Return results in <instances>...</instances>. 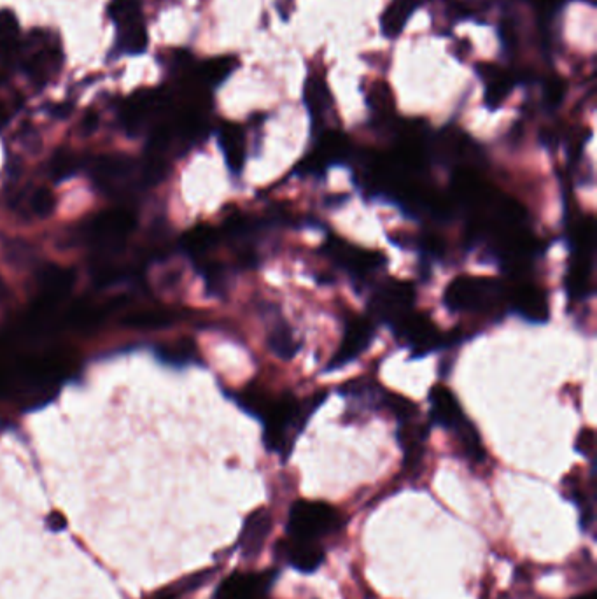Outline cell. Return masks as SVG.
<instances>
[{
  "label": "cell",
  "instance_id": "obj_1",
  "mask_svg": "<svg viewBox=\"0 0 597 599\" xmlns=\"http://www.w3.org/2000/svg\"><path fill=\"white\" fill-rule=\"evenodd\" d=\"M344 528V517L324 501H296L289 508L286 538L307 545H321Z\"/></svg>",
  "mask_w": 597,
  "mask_h": 599
},
{
  "label": "cell",
  "instance_id": "obj_2",
  "mask_svg": "<svg viewBox=\"0 0 597 599\" xmlns=\"http://www.w3.org/2000/svg\"><path fill=\"white\" fill-rule=\"evenodd\" d=\"M64 62L62 44L53 32L36 29L30 32L25 41H22L18 64L32 83L44 86L50 83L53 76H57Z\"/></svg>",
  "mask_w": 597,
  "mask_h": 599
},
{
  "label": "cell",
  "instance_id": "obj_3",
  "mask_svg": "<svg viewBox=\"0 0 597 599\" xmlns=\"http://www.w3.org/2000/svg\"><path fill=\"white\" fill-rule=\"evenodd\" d=\"M501 293L503 288L496 279L459 275L445 289L443 305L457 314L487 311L498 304Z\"/></svg>",
  "mask_w": 597,
  "mask_h": 599
},
{
  "label": "cell",
  "instance_id": "obj_4",
  "mask_svg": "<svg viewBox=\"0 0 597 599\" xmlns=\"http://www.w3.org/2000/svg\"><path fill=\"white\" fill-rule=\"evenodd\" d=\"M134 226V214L128 209H111L90 219L81 233L86 244L99 253L113 254L125 244Z\"/></svg>",
  "mask_w": 597,
  "mask_h": 599
},
{
  "label": "cell",
  "instance_id": "obj_5",
  "mask_svg": "<svg viewBox=\"0 0 597 599\" xmlns=\"http://www.w3.org/2000/svg\"><path fill=\"white\" fill-rule=\"evenodd\" d=\"M170 104L172 99L163 90L134 93L121 107V125L130 135L141 134L144 128L153 127L155 121L162 120Z\"/></svg>",
  "mask_w": 597,
  "mask_h": 599
},
{
  "label": "cell",
  "instance_id": "obj_6",
  "mask_svg": "<svg viewBox=\"0 0 597 599\" xmlns=\"http://www.w3.org/2000/svg\"><path fill=\"white\" fill-rule=\"evenodd\" d=\"M415 302V289L410 282L396 281L391 279L382 284L373 293L372 300L368 304L370 319L373 323H384L394 326L408 312H412Z\"/></svg>",
  "mask_w": 597,
  "mask_h": 599
},
{
  "label": "cell",
  "instance_id": "obj_7",
  "mask_svg": "<svg viewBox=\"0 0 597 599\" xmlns=\"http://www.w3.org/2000/svg\"><path fill=\"white\" fill-rule=\"evenodd\" d=\"M323 251L328 256V260L333 261L338 268L349 272L359 282L366 281L370 275L386 265L384 254L352 246L335 235H331L330 239L326 240Z\"/></svg>",
  "mask_w": 597,
  "mask_h": 599
},
{
  "label": "cell",
  "instance_id": "obj_8",
  "mask_svg": "<svg viewBox=\"0 0 597 599\" xmlns=\"http://www.w3.org/2000/svg\"><path fill=\"white\" fill-rule=\"evenodd\" d=\"M391 328H393L394 335L410 349V353L415 358H422L426 354L435 353L438 349L447 346L445 335L424 314L408 312L407 316H403Z\"/></svg>",
  "mask_w": 597,
  "mask_h": 599
},
{
  "label": "cell",
  "instance_id": "obj_9",
  "mask_svg": "<svg viewBox=\"0 0 597 599\" xmlns=\"http://www.w3.org/2000/svg\"><path fill=\"white\" fill-rule=\"evenodd\" d=\"M137 176H141V167H137L132 158L123 155L100 156L92 165L93 181L97 188L109 195H120L130 190Z\"/></svg>",
  "mask_w": 597,
  "mask_h": 599
},
{
  "label": "cell",
  "instance_id": "obj_10",
  "mask_svg": "<svg viewBox=\"0 0 597 599\" xmlns=\"http://www.w3.org/2000/svg\"><path fill=\"white\" fill-rule=\"evenodd\" d=\"M279 571L268 570L263 573H242L237 571L225 578L214 599H267Z\"/></svg>",
  "mask_w": 597,
  "mask_h": 599
},
{
  "label": "cell",
  "instance_id": "obj_11",
  "mask_svg": "<svg viewBox=\"0 0 597 599\" xmlns=\"http://www.w3.org/2000/svg\"><path fill=\"white\" fill-rule=\"evenodd\" d=\"M375 335V323L370 318H352L345 325L344 339L337 353L331 358L326 370H340L365 353L372 344Z\"/></svg>",
  "mask_w": 597,
  "mask_h": 599
},
{
  "label": "cell",
  "instance_id": "obj_12",
  "mask_svg": "<svg viewBox=\"0 0 597 599\" xmlns=\"http://www.w3.org/2000/svg\"><path fill=\"white\" fill-rule=\"evenodd\" d=\"M272 531V515L267 508H258L256 512L247 517L244 528L240 533L239 549L240 556L246 561H254L260 556L265 547L268 536Z\"/></svg>",
  "mask_w": 597,
  "mask_h": 599
},
{
  "label": "cell",
  "instance_id": "obj_13",
  "mask_svg": "<svg viewBox=\"0 0 597 599\" xmlns=\"http://www.w3.org/2000/svg\"><path fill=\"white\" fill-rule=\"evenodd\" d=\"M510 307L517 316L534 325L547 323L550 318L547 296L533 284H522L513 288L510 293Z\"/></svg>",
  "mask_w": 597,
  "mask_h": 599
},
{
  "label": "cell",
  "instance_id": "obj_14",
  "mask_svg": "<svg viewBox=\"0 0 597 599\" xmlns=\"http://www.w3.org/2000/svg\"><path fill=\"white\" fill-rule=\"evenodd\" d=\"M277 556L284 563H288L293 570L310 575L323 566L326 550L321 545H307V543L293 542L289 538H284L277 545Z\"/></svg>",
  "mask_w": 597,
  "mask_h": 599
},
{
  "label": "cell",
  "instance_id": "obj_15",
  "mask_svg": "<svg viewBox=\"0 0 597 599\" xmlns=\"http://www.w3.org/2000/svg\"><path fill=\"white\" fill-rule=\"evenodd\" d=\"M429 403H431V423L442 426L445 430L452 431L457 424L463 421L464 414L461 405L457 402L456 395L443 384H436L429 391Z\"/></svg>",
  "mask_w": 597,
  "mask_h": 599
},
{
  "label": "cell",
  "instance_id": "obj_16",
  "mask_svg": "<svg viewBox=\"0 0 597 599\" xmlns=\"http://www.w3.org/2000/svg\"><path fill=\"white\" fill-rule=\"evenodd\" d=\"M37 284L41 291V304L53 305L57 307L60 300L71 293L74 286V274L71 270L57 267V265H48L39 270L37 274Z\"/></svg>",
  "mask_w": 597,
  "mask_h": 599
},
{
  "label": "cell",
  "instance_id": "obj_17",
  "mask_svg": "<svg viewBox=\"0 0 597 599\" xmlns=\"http://www.w3.org/2000/svg\"><path fill=\"white\" fill-rule=\"evenodd\" d=\"M219 146L232 174L239 176L247 158L246 134L237 123H225L219 128Z\"/></svg>",
  "mask_w": 597,
  "mask_h": 599
},
{
  "label": "cell",
  "instance_id": "obj_18",
  "mask_svg": "<svg viewBox=\"0 0 597 599\" xmlns=\"http://www.w3.org/2000/svg\"><path fill=\"white\" fill-rule=\"evenodd\" d=\"M310 155L326 170L330 165L344 163L349 158L351 144H349V139L344 134L335 132V130H328V132L319 135L316 149Z\"/></svg>",
  "mask_w": 597,
  "mask_h": 599
},
{
  "label": "cell",
  "instance_id": "obj_19",
  "mask_svg": "<svg viewBox=\"0 0 597 599\" xmlns=\"http://www.w3.org/2000/svg\"><path fill=\"white\" fill-rule=\"evenodd\" d=\"M592 270H594V258L592 256H578L573 254V261L569 265L566 274V291L571 300H585L592 295Z\"/></svg>",
  "mask_w": 597,
  "mask_h": 599
},
{
  "label": "cell",
  "instance_id": "obj_20",
  "mask_svg": "<svg viewBox=\"0 0 597 599\" xmlns=\"http://www.w3.org/2000/svg\"><path fill=\"white\" fill-rule=\"evenodd\" d=\"M22 48L20 25L9 9L0 11V62L6 65L18 64V55Z\"/></svg>",
  "mask_w": 597,
  "mask_h": 599
},
{
  "label": "cell",
  "instance_id": "obj_21",
  "mask_svg": "<svg viewBox=\"0 0 597 599\" xmlns=\"http://www.w3.org/2000/svg\"><path fill=\"white\" fill-rule=\"evenodd\" d=\"M118 50L127 55H141L148 48V29L144 20L116 27Z\"/></svg>",
  "mask_w": 597,
  "mask_h": 599
},
{
  "label": "cell",
  "instance_id": "obj_22",
  "mask_svg": "<svg viewBox=\"0 0 597 599\" xmlns=\"http://www.w3.org/2000/svg\"><path fill=\"white\" fill-rule=\"evenodd\" d=\"M235 67H237V60L233 57L211 58L198 67L195 78L205 88H211V86L221 85L235 71Z\"/></svg>",
  "mask_w": 597,
  "mask_h": 599
},
{
  "label": "cell",
  "instance_id": "obj_23",
  "mask_svg": "<svg viewBox=\"0 0 597 599\" xmlns=\"http://www.w3.org/2000/svg\"><path fill=\"white\" fill-rule=\"evenodd\" d=\"M268 347L270 351L282 360H293L300 351V344L296 340L291 326L284 321L275 323L274 328L268 333Z\"/></svg>",
  "mask_w": 597,
  "mask_h": 599
},
{
  "label": "cell",
  "instance_id": "obj_24",
  "mask_svg": "<svg viewBox=\"0 0 597 599\" xmlns=\"http://www.w3.org/2000/svg\"><path fill=\"white\" fill-rule=\"evenodd\" d=\"M303 102L314 120H321L330 109L331 93L321 78H310L303 88Z\"/></svg>",
  "mask_w": 597,
  "mask_h": 599
},
{
  "label": "cell",
  "instance_id": "obj_25",
  "mask_svg": "<svg viewBox=\"0 0 597 599\" xmlns=\"http://www.w3.org/2000/svg\"><path fill=\"white\" fill-rule=\"evenodd\" d=\"M487 79V88H485V104L489 109H496L505 102L508 93L512 92L513 78L505 72L498 69H489V71H480Z\"/></svg>",
  "mask_w": 597,
  "mask_h": 599
},
{
  "label": "cell",
  "instance_id": "obj_26",
  "mask_svg": "<svg viewBox=\"0 0 597 599\" xmlns=\"http://www.w3.org/2000/svg\"><path fill=\"white\" fill-rule=\"evenodd\" d=\"M415 6H417V0H394L393 4L386 9L384 16H382V30H384V34L387 37L400 36Z\"/></svg>",
  "mask_w": 597,
  "mask_h": 599
},
{
  "label": "cell",
  "instance_id": "obj_27",
  "mask_svg": "<svg viewBox=\"0 0 597 599\" xmlns=\"http://www.w3.org/2000/svg\"><path fill=\"white\" fill-rule=\"evenodd\" d=\"M219 240V233L209 226H197L191 232L186 233L184 237V249L191 254L193 258H202L207 253H211Z\"/></svg>",
  "mask_w": 597,
  "mask_h": 599
},
{
  "label": "cell",
  "instance_id": "obj_28",
  "mask_svg": "<svg viewBox=\"0 0 597 599\" xmlns=\"http://www.w3.org/2000/svg\"><path fill=\"white\" fill-rule=\"evenodd\" d=\"M195 356H197V347L191 340H179L176 344L158 349V358L165 361L167 365H176V367L188 365L195 360Z\"/></svg>",
  "mask_w": 597,
  "mask_h": 599
},
{
  "label": "cell",
  "instance_id": "obj_29",
  "mask_svg": "<svg viewBox=\"0 0 597 599\" xmlns=\"http://www.w3.org/2000/svg\"><path fill=\"white\" fill-rule=\"evenodd\" d=\"M379 402L386 407L391 416L396 417L400 423H407V421H414L417 416V410L419 407L414 402H410L405 396L396 395V393H389V391H382V395L379 396Z\"/></svg>",
  "mask_w": 597,
  "mask_h": 599
},
{
  "label": "cell",
  "instance_id": "obj_30",
  "mask_svg": "<svg viewBox=\"0 0 597 599\" xmlns=\"http://www.w3.org/2000/svg\"><path fill=\"white\" fill-rule=\"evenodd\" d=\"M109 15L116 27L127 23L144 20L142 18L141 0H113L109 6Z\"/></svg>",
  "mask_w": 597,
  "mask_h": 599
},
{
  "label": "cell",
  "instance_id": "obj_31",
  "mask_svg": "<svg viewBox=\"0 0 597 599\" xmlns=\"http://www.w3.org/2000/svg\"><path fill=\"white\" fill-rule=\"evenodd\" d=\"M79 167H81V160H79L78 155L72 153V151H67V149H62V151H58L55 158H53V162H51V174L58 181H62V179H67L72 174H76Z\"/></svg>",
  "mask_w": 597,
  "mask_h": 599
},
{
  "label": "cell",
  "instance_id": "obj_32",
  "mask_svg": "<svg viewBox=\"0 0 597 599\" xmlns=\"http://www.w3.org/2000/svg\"><path fill=\"white\" fill-rule=\"evenodd\" d=\"M368 102H370L373 111L382 118H389L393 114V93L389 90V86L384 85V83H377V85L372 86Z\"/></svg>",
  "mask_w": 597,
  "mask_h": 599
},
{
  "label": "cell",
  "instance_id": "obj_33",
  "mask_svg": "<svg viewBox=\"0 0 597 599\" xmlns=\"http://www.w3.org/2000/svg\"><path fill=\"white\" fill-rule=\"evenodd\" d=\"M174 316L167 311H146L135 314L132 318L127 319V325L132 328H160L172 323Z\"/></svg>",
  "mask_w": 597,
  "mask_h": 599
},
{
  "label": "cell",
  "instance_id": "obj_34",
  "mask_svg": "<svg viewBox=\"0 0 597 599\" xmlns=\"http://www.w3.org/2000/svg\"><path fill=\"white\" fill-rule=\"evenodd\" d=\"M30 211L37 216H48L55 209V197L50 190H36L29 197Z\"/></svg>",
  "mask_w": 597,
  "mask_h": 599
},
{
  "label": "cell",
  "instance_id": "obj_35",
  "mask_svg": "<svg viewBox=\"0 0 597 599\" xmlns=\"http://www.w3.org/2000/svg\"><path fill=\"white\" fill-rule=\"evenodd\" d=\"M575 447L576 451L580 452L582 456L592 458L594 447H596V435H594V431L590 430V428H583L578 438H576Z\"/></svg>",
  "mask_w": 597,
  "mask_h": 599
},
{
  "label": "cell",
  "instance_id": "obj_36",
  "mask_svg": "<svg viewBox=\"0 0 597 599\" xmlns=\"http://www.w3.org/2000/svg\"><path fill=\"white\" fill-rule=\"evenodd\" d=\"M562 97H564V85L562 81H550L547 88H545V102L548 107H555L561 104Z\"/></svg>",
  "mask_w": 597,
  "mask_h": 599
},
{
  "label": "cell",
  "instance_id": "obj_37",
  "mask_svg": "<svg viewBox=\"0 0 597 599\" xmlns=\"http://www.w3.org/2000/svg\"><path fill=\"white\" fill-rule=\"evenodd\" d=\"M204 578L205 577L198 578L197 582H193V584L188 585V587H170L167 591L160 592V594L153 599H177L179 598V594H183V592L188 591V589H195L197 585L202 584Z\"/></svg>",
  "mask_w": 597,
  "mask_h": 599
}]
</instances>
